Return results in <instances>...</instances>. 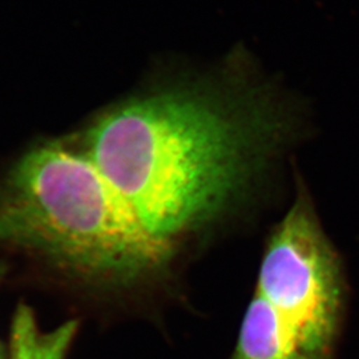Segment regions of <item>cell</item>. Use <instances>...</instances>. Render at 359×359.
<instances>
[{
	"mask_svg": "<svg viewBox=\"0 0 359 359\" xmlns=\"http://www.w3.org/2000/svg\"><path fill=\"white\" fill-rule=\"evenodd\" d=\"M76 321L43 330L34 310L20 304L13 314L8 359H65L77 333Z\"/></svg>",
	"mask_w": 359,
	"mask_h": 359,
	"instance_id": "3",
	"label": "cell"
},
{
	"mask_svg": "<svg viewBox=\"0 0 359 359\" xmlns=\"http://www.w3.org/2000/svg\"><path fill=\"white\" fill-rule=\"evenodd\" d=\"M3 357H4V355H3V351H1V347H0V359H4Z\"/></svg>",
	"mask_w": 359,
	"mask_h": 359,
	"instance_id": "5",
	"label": "cell"
},
{
	"mask_svg": "<svg viewBox=\"0 0 359 359\" xmlns=\"http://www.w3.org/2000/svg\"><path fill=\"white\" fill-rule=\"evenodd\" d=\"M6 273H7V266H6L3 262H0V283L3 281Z\"/></svg>",
	"mask_w": 359,
	"mask_h": 359,
	"instance_id": "4",
	"label": "cell"
},
{
	"mask_svg": "<svg viewBox=\"0 0 359 359\" xmlns=\"http://www.w3.org/2000/svg\"><path fill=\"white\" fill-rule=\"evenodd\" d=\"M238 59L152 83L71 135L151 293L248 208L293 142L292 109Z\"/></svg>",
	"mask_w": 359,
	"mask_h": 359,
	"instance_id": "1",
	"label": "cell"
},
{
	"mask_svg": "<svg viewBox=\"0 0 359 359\" xmlns=\"http://www.w3.org/2000/svg\"><path fill=\"white\" fill-rule=\"evenodd\" d=\"M341 305L337 257L299 193L265 244L233 359H327Z\"/></svg>",
	"mask_w": 359,
	"mask_h": 359,
	"instance_id": "2",
	"label": "cell"
}]
</instances>
